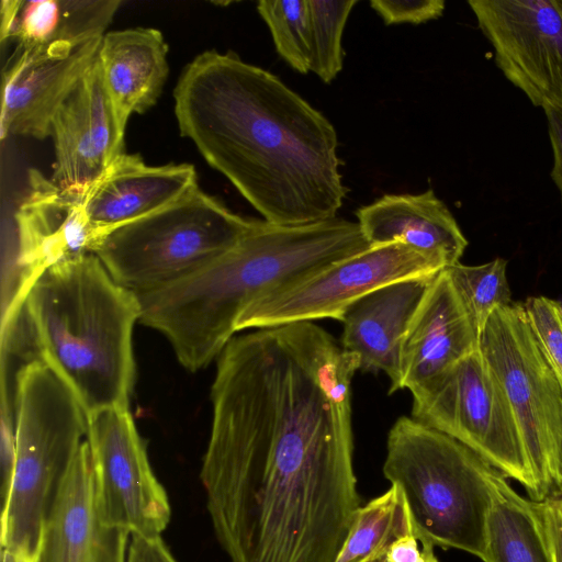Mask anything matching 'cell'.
Listing matches in <instances>:
<instances>
[{"mask_svg":"<svg viewBox=\"0 0 562 562\" xmlns=\"http://www.w3.org/2000/svg\"><path fill=\"white\" fill-rule=\"evenodd\" d=\"M87 417L86 440L100 519L131 536L160 537L171 508L130 407L104 408Z\"/></svg>","mask_w":562,"mask_h":562,"instance_id":"11","label":"cell"},{"mask_svg":"<svg viewBox=\"0 0 562 562\" xmlns=\"http://www.w3.org/2000/svg\"><path fill=\"white\" fill-rule=\"evenodd\" d=\"M371 562H386L385 555H383V557H381V558H379V559H376L374 561H371Z\"/></svg>","mask_w":562,"mask_h":562,"instance_id":"37","label":"cell"},{"mask_svg":"<svg viewBox=\"0 0 562 562\" xmlns=\"http://www.w3.org/2000/svg\"><path fill=\"white\" fill-rule=\"evenodd\" d=\"M414 532L401 490L391 485L355 514L335 562H371L387 552L398 538Z\"/></svg>","mask_w":562,"mask_h":562,"instance_id":"24","label":"cell"},{"mask_svg":"<svg viewBox=\"0 0 562 562\" xmlns=\"http://www.w3.org/2000/svg\"><path fill=\"white\" fill-rule=\"evenodd\" d=\"M483 562H552L532 502L501 472L494 481Z\"/></svg>","mask_w":562,"mask_h":562,"instance_id":"23","label":"cell"},{"mask_svg":"<svg viewBox=\"0 0 562 562\" xmlns=\"http://www.w3.org/2000/svg\"><path fill=\"white\" fill-rule=\"evenodd\" d=\"M167 54L157 29L134 27L103 35L98 60L123 131L133 113L142 114L157 102L169 71Z\"/></svg>","mask_w":562,"mask_h":562,"instance_id":"21","label":"cell"},{"mask_svg":"<svg viewBox=\"0 0 562 562\" xmlns=\"http://www.w3.org/2000/svg\"><path fill=\"white\" fill-rule=\"evenodd\" d=\"M506 267L507 260L496 258L477 266L458 262L447 269L480 333L494 311L512 303Z\"/></svg>","mask_w":562,"mask_h":562,"instance_id":"26","label":"cell"},{"mask_svg":"<svg viewBox=\"0 0 562 562\" xmlns=\"http://www.w3.org/2000/svg\"><path fill=\"white\" fill-rule=\"evenodd\" d=\"M503 75L535 106H562V14L554 0H470Z\"/></svg>","mask_w":562,"mask_h":562,"instance_id":"12","label":"cell"},{"mask_svg":"<svg viewBox=\"0 0 562 562\" xmlns=\"http://www.w3.org/2000/svg\"><path fill=\"white\" fill-rule=\"evenodd\" d=\"M120 0H2L0 40L16 49L103 36Z\"/></svg>","mask_w":562,"mask_h":562,"instance_id":"22","label":"cell"},{"mask_svg":"<svg viewBox=\"0 0 562 562\" xmlns=\"http://www.w3.org/2000/svg\"><path fill=\"white\" fill-rule=\"evenodd\" d=\"M1 561L2 562H26L25 560H23L22 558H20L19 555H16L15 553H13L7 549H2V551H1Z\"/></svg>","mask_w":562,"mask_h":562,"instance_id":"35","label":"cell"},{"mask_svg":"<svg viewBox=\"0 0 562 562\" xmlns=\"http://www.w3.org/2000/svg\"><path fill=\"white\" fill-rule=\"evenodd\" d=\"M480 351L514 414L535 483L532 501L558 494L552 457L562 432V386L529 326L522 304L497 308Z\"/></svg>","mask_w":562,"mask_h":562,"instance_id":"8","label":"cell"},{"mask_svg":"<svg viewBox=\"0 0 562 562\" xmlns=\"http://www.w3.org/2000/svg\"><path fill=\"white\" fill-rule=\"evenodd\" d=\"M368 248L358 222L341 217L295 226L256 220L205 267L137 294L139 323L159 331L180 364L195 372L217 359L255 301Z\"/></svg>","mask_w":562,"mask_h":562,"instance_id":"3","label":"cell"},{"mask_svg":"<svg viewBox=\"0 0 562 562\" xmlns=\"http://www.w3.org/2000/svg\"><path fill=\"white\" fill-rule=\"evenodd\" d=\"M14 468L1 505V548L37 562L46 518L87 438L88 417L70 389L43 361L15 375Z\"/></svg>","mask_w":562,"mask_h":562,"instance_id":"6","label":"cell"},{"mask_svg":"<svg viewBox=\"0 0 562 562\" xmlns=\"http://www.w3.org/2000/svg\"><path fill=\"white\" fill-rule=\"evenodd\" d=\"M531 502L552 562H562V494H551L541 501Z\"/></svg>","mask_w":562,"mask_h":562,"instance_id":"30","label":"cell"},{"mask_svg":"<svg viewBox=\"0 0 562 562\" xmlns=\"http://www.w3.org/2000/svg\"><path fill=\"white\" fill-rule=\"evenodd\" d=\"M431 544L424 542L415 532L396 539L385 553L386 562H435Z\"/></svg>","mask_w":562,"mask_h":562,"instance_id":"31","label":"cell"},{"mask_svg":"<svg viewBox=\"0 0 562 562\" xmlns=\"http://www.w3.org/2000/svg\"><path fill=\"white\" fill-rule=\"evenodd\" d=\"M411 417L458 440L524 486L535 483L519 428L480 348L413 395Z\"/></svg>","mask_w":562,"mask_h":562,"instance_id":"9","label":"cell"},{"mask_svg":"<svg viewBox=\"0 0 562 562\" xmlns=\"http://www.w3.org/2000/svg\"><path fill=\"white\" fill-rule=\"evenodd\" d=\"M481 333L447 269L427 289L406 331L398 390L417 394L480 348Z\"/></svg>","mask_w":562,"mask_h":562,"instance_id":"16","label":"cell"},{"mask_svg":"<svg viewBox=\"0 0 562 562\" xmlns=\"http://www.w3.org/2000/svg\"><path fill=\"white\" fill-rule=\"evenodd\" d=\"M357 2V0H308L312 40L311 71L325 83L336 79L342 69V33Z\"/></svg>","mask_w":562,"mask_h":562,"instance_id":"27","label":"cell"},{"mask_svg":"<svg viewBox=\"0 0 562 562\" xmlns=\"http://www.w3.org/2000/svg\"><path fill=\"white\" fill-rule=\"evenodd\" d=\"M436 276L381 286L350 305L340 321L341 346L357 356L359 370L384 372L391 381L390 394L398 390L406 331Z\"/></svg>","mask_w":562,"mask_h":562,"instance_id":"18","label":"cell"},{"mask_svg":"<svg viewBox=\"0 0 562 562\" xmlns=\"http://www.w3.org/2000/svg\"><path fill=\"white\" fill-rule=\"evenodd\" d=\"M198 187L194 166H148L134 154L120 155L88 191L86 211L94 226L106 233L151 214Z\"/></svg>","mask_w":562,"mask_h":562,"instance_id":"19","label":"cell"},{"mask_svg":"<svg viewBox=\"0 0 562 562\" xmlns=\"http://www.w3.org/2000/svg\"><path fill=\"white\" fill-rule=\"evenodd\" d=\"M35 359L70 389L87 416L130 407L135 382L137 294L120 285L94 254L55 263L15 296Z\"/></svg>","mask_w":562,"mask_h":562,"instance_id":"4","label":"cell"},{"mask_svg":"<svg viewBox=\"0 0 562 562\" xmlns=\"http://www.w3.org/2000/svg\"><path fill=\"white\" fill-rule=\"evenodd\" d=\"M435 562H439L438 560H436Z\"/></svg>","mask_w":562,"mask_h":562,"instance_id":"38","label":"cell"},{"mask_svg":"<svg viewBox=\"0 0 562 562\" xmlns=\"http://www.w3.org/2000/svg\"><path fill=\"white\" fill-rule=\"evenodd\" d=\"M522 306L539 348L562 386V305L540 295L527 299Z\"/></svg>","mask_w":562,"mask_h":562,"instance_id":"28","label":"cell"},{"mask_svg":"<svg viewBox=\"0 0 562 562\" xmlns=\"http://www.w3.org/2000/svg\"><path fill=\"white\" fill-rule=\"evenodd\" d=\"M124 134L97 56L52 121L50 179L66 190L88 191L124 153Z\"/></svg>","mask_w":562,"mask_h":562,"instance_id":"14","label":"cell"},{"mask_svg":"<svg viewBox=\"0 0 562 562\" xmlns=\"http://www.w3.org/2000/svg\"><path fill=\"white\" fill-rule=\"evenodd\" d=\"M131 537L127 562H177L160 537Z\"/></svg>","mask_w":562,"mask_h":562,"instance_id":"33","label":"cell"},{"mask_svg":"<svg viewBox=\"0 0 562 562\" xmlns=\"http://www.w3.org/2000/svg\"><path fill=\"white\" fill-rule=\"evenodd\" d=\"M370 247L404 243L439 257L447 269L459 262L468 240L447 205L428 189L418 194H385L356 211Z\"/></svg>","mask_w":562,"mask_h":562,"instance_id":"20","label":"cell"},{"mask_svg":"<svg viewBox=\"0 0 562 562\" xmlns=\"http://www.w3.org/2000/svg\"><path fill=\"white\" fill-rule=\"evenodd\" d=\"M358 370L314 322L234 336L218 355L200 476L229 562H335L360 507Z\"/></svg>","mask_w":562,"mask_h":562,"instance_id":"1","label":"cell"},{"mask_svg":"<svg viewBox=\"0 0 562 562\" xmlns=\"http://www.w3.org/2000/svg\"><path fill=\"white\" fill-rule=\"evenodd\" d=\"M15 213L22 289L46 268L92 254L105 234L86 211L88 191L66 190L36 169Z\"/></svg>","mask_w":562,"mask_h":562,"instance_id":"15","label":"cell"},{"mask_svg":"<svg viewBox=\"0 0 562 562\" xmlns=\"http://www.w3.org/2000/svg\"><path fill=\"white\" fill-rule=\"evenodd\" d=\"M552 479L557 493H562V432L557 442L552 457Z\"/></svg>","mask_w":562,"mask_h":562,"instance_id":"34","label":"cell"},{"mask_svg":"<svg viewBox=\"0 0 562 562\" xmlns=\"http://www.w3.org/2000/svg\"><path fill=\"white\" fill-rule=\"evenodd\" d=\"M542 109L547 117L548 133L553 153L551 178L560 192L562 203V106L544 104Z\"/></svg>","mask_w":562,"mask_h":562,"instance_id":"32","label":"cell"},{"mask_svg":"<svg viewBox=\"0 0 562 562\" xmlns=\"http://www.w3.org/2000/svg\"><path fill=\"white\" fill-rule=\"evenodd\" d=\"M102 37L14 52L2 76L1 140L50 136L55 113L95 60Z\"/></svg>","mask_w":562,"mask_h":562,"instance_id":"13","label":"cell"},{"mask_svg":"<svg viewBox=\"0 0 562 562\" xmlns=\"http://www.w3.org/2000/svg\"><path fill=\"white\" fill-rule=\"evenodd\" d=\"M199 186L167 206L108 231L93 252L135 294L157 290L205 267L255 225Z\"/></svg>","mask_w":562,"mask_h":562,"instance_id":"7","label":"cell"},{"mask_svg":"<svg viewBox=\"0 0 562 562\" xmlns=\"http://www.w3.org/2000/svg\"><path fill=\"white\" fill-rule=\"evenodd\" d=\"M180 134L273 225L337 217L347 194L334 125L272 72L206 50L173 91Z\"/></svg>","mask_w":562,"mask_h":562,"instance_id":"2","label":"cell"},{"mask_svg":"<svg viewBox=\"0 0 562 562\" xmlns=\"http://www.w3.org/2000/svg\"><path fill=\"white\" fill-rule=\"evenodd\" d=\"M257 11L270 30L278 54L297 72L312 65L308 0H260Z\"/></svg>","mask_w":562,"mask_h":562,"instance_id":"25","label":"cell"},{"mask_svg":"<svg viewBox=\"0 0 562 562\" xmlns=\"http://www.w3.org/2000/svg\"><path fill=\"white\" fill-rule=\"evenodd\" d=\"M371 8L381 16L385 25L420 24L438 19L445 11L443 0H371Z\"/></svg>","mask_w":562,"mask_h":562,"instance_id":"29","label":"cell"},{"mask_svg":"<svg viewBox=\"0 0 562 562\" xmlns=\"http://www.w3.org/2000/svg\"><path fill=\"white\" fill-rule=\"evenodd\" d=\"M130 536L100 519L85 440L46 518L37 562H127Z\"/></svg>","mask_w":562,"mask_h":562,"instance_id":"17","label":"cell"},{"mask_svg":"<svg viewBox=\"0 0 562 562\" xmlns=\"http://www.w3.org/2000/svg\"><path fill=\"white\" fill-rule=\"evenodd\" d=\"M447 269L437 256L404 243L373 246L288 284L250 304L237 331L321 318L341 321L356 301L386 284L432 277Z\"/></svg>","mask_w":562,"mask_h":562,"instance_id":"10","label":"cell"},{"mask_svg":"<svg viewBox=\"0 0 562 562\" xmlns=\"http://www.w3.org/2000/svg\"><path fill=\"white\" fill-rule=\"evenodd\" d=\"M498 473L458 440L412 417L397 418L389 431L383 474L401 490L414 532L432 547L484 560Z\"/></svg>","mask_w":562,"mask_h":562,"instance_id":"5","label":"cell"},{"mask_svg":"<svg viewBox=\"0 0 562 562\" xmlns=\"http://www.w3.org/2000/svg\"><path fill=\"white\" fill-rule=\"evenodd\" d=\"M555 1V4L557 7L559 8L561 14H562V0H554Z\"/></svg>","mask_w":562,"mask_h":562,"instance_id":"36","label":"cell"}]
</instances>
